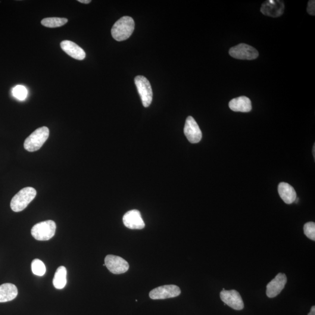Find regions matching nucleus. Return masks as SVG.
Returning a JSON list of instances; mask_svg holds the SVG:
<instances>
[{"label":"nucleus","instance_id":"b1692460","mask_svg":"<svg viewBox=\"0 0 315 315\" xmlns=\"http://www.w3.org/2000/svg\"><path fill=\"white\" fill-rule=\"evenodd\" d=\"M308 315H315V307L313 306L311 308V310L310 314H308Z\"/></svg>","mask_w":315,"mask_h":315},{"label":"nucleus","instance_id":"6ab92c4d","mask_svg":"<svg viewBox=\"0 0 315 315\" xmlns=\"http://www.w3.org/2000/svg\"><path fill=\"white\" fill-rule=\"evenodd\" d=\"M68 20L64 18H46L41 21L42 26L48 28H57L64 26L67 23Z\"/></svg>","mask_w":315,"mask_h":315},{"label":"nucleus","instance_id":"aec40b11","mask_svg":"<svg viewBox=\"0 0 315 315\" xmlns=\"http://www.w3.org/2000/svg\"><path fill=\"white\" fill-rule=\"evenodd\" d=\"M31 267H32V272L35 275L43 276L46 273V269L45 264L43 263L42 261L37 259V258L32 261Z\"/></svg>","mask_w":315,"mask_h":315},{"label":"nucleus","instance_id":"5701e85b","mask_svg":"<svg viewBox=\"0 0 315 315\" xmlns=\"http://www.w3.org/2000/svg\"><path fill=\"white\" fill-rule=\"evenodd\" d=\"M308 13L311 15H315V0H311L308 3L307 7Z\"/></svg>","mask_w":315,"mask_h":315},{"label":"nucleus","instance_id":"7ed1b4c3","mask_svg":"<svg viewBox=\"0 0 315 315\" xmlns=\"http://www.w3.org/2000/svg\"><path fill=\"white\" fill-rule=\"evenodd\" d=\"M49 136V129L47 127H42L26 139L24 142V148L28 151L35 152L42 147Z\"/></svg>","mask_w":315,"mask_h":315},{"label":"nucleus","instance_id":"1a4fd4ad","mask_svg":"<svg viewBox=\"0 0 315 315\" xmlns=\"http://www.w3.org/2000/svg\"><path fill=\"white\" fill-rule=\"evenodd\" d=\"M181 294L179 286L175 285H166L159 286L149 292V297L152 299H165L176 297Z\"/></svg>","mask_w":315,"mask_h":315},{"label":"nucleus","instance_id":"f257e3e1","mask_svg":"<svg viewBox=\"0 0 315 315\" xmlns=\"http://www.w3.org/2000/svg\"><path fill=\"white\" fill-rule=\"evenodd\" d=\"M135 23L132 17L124 16L116 22L112 28V37L118 42L129 39L135 30Z\"/></svg>","mask_w":315,"mask_h":315},{"label":"nucleus","instance_id":"f03ea898","mask_svg":"<svg viewBox=\"0 0 315 315\" xmlns=\"http://www.w3.org/2000/svg\"><path fill=\"white\" fill-rule=\"evenodd\" d=\"M36 193V190L32 187L21 189L11 200L10 205L12 210L14 212L23 211L35 198Z\"/></svg>","mask_w":315,"mask_h":315},{"label":"nucleus","instance_id":"a878e982","mask_svg":"<svg viewBox=\"0 0 315 315\" xmlns=\"http://www.w3.org/2000/svg\"><path fill=\"white\" fill-rule=\"evenodd\" d=\"M315 145H314V157H315Z\"/></svg>","mask_w":315,"mask_h":315},{"label":"nucleus","instance_id":"a211bd4d","mask_svg":"<svg viewBox=\"0 0 315 315\" xmlns=\"http://www.w3.org/2000/svg\"><path fill=\"white\" fill-rule=\"evenodd\" d=\"M53 283L56 289H61L67 285V270L64 266H60L56 271Z\"/></svg>","mask_w":315,"mask_h":315},{"label":"nucleus","instance_id":"393cba45","mask_svg":"<svg viewBox=\"0 0 315 315\" xmlns=\"http://www.w3.org/2000/svg\"><path fill=\"white\" fill-rule=\"evenodd\" d=\"M81 3H83V4H89L91 1L90 0H79L78 1Z\"/></svg>","mask_w":315,"mask_h":315},{"label":"nucleus","instance_id":"9b49d317","mask_svg":"<svg viewBox=\"0 0 315 315\" xmlns=\"http://www.w3.org/2000/svg\"><path fill=\"white\" fill-rule=\"evenodd\" d=\"M184 133L190 143L196 144L201 141L202 133L195 118L189 116L186 118Z\"/></svg>","mask_w":315,"mask_h":315},{"label":"nucleus","instance_id":"4468645a","mask_svg":"<svg viewBox=\"0 0 315 315\" xmlns=\"http://www.w3.org/2000/svg\"><path fill=\"white\" fill-rule=\"evenodd\" d=\"M60 46L65 53L76 60H83L86 57L85 51L73 42L70 41V40H64L61 42Z\"/></svg>","mask_w":315,"mask_h":315},{"label":"nucleus","instance_id":"423d86ee","mask_svg":"<svg viewBox=\"0 0 315 315\" xmlns=\"http://www.w3.org/2000/svg\"><path fill=\"white\" fill-rule=\"evenodd\" d=\"M229 54L231 57L239 60H252L257 58L258 52L251 46L240 43L229 49Z\"/></svg>","mask_w":315,"mask_h":315},{"label":"nucleus","instance_id":"39448f33","mask_svg":"<svg viewBox=\"0 0 315 315\" xmlns=\"http://www.w3.org/2000/svg\"><path fill=\"white\" fill-rule=\"evenodd\" d=\"M135 82L143 106L145 108L149 107L153 96L150 83L145 77L142 76H137Z\"/></svg>","mask_w":315,"mask_h":315},{"label":"nucleus","instance_id":"f8f14e48","mask_svg":"<svg viewBox=\"0 0 315 315\" xmlns=\"http://www.w3.org/2000/svg\"><path fill=\"white\" fill-rule=\"evenodd\" d=\"M124 225L131 229H142L145 227L142 214L137 210L127 212L123 218Z\"/></svg>","mask_w":315,"mask_h":315},{"label":"nucleus","instance_id":"f3484780","mask_svg":"<svg viewBox=\"0 0 315 315\" xmlns=\"http://www.w3.org/2000/svg\"><path fill=\"white\" fill-rule=\"evenodd\" d=\"M17 295L18 289L13 284L5 283L0 286V302L14 300Z\"/></svg>","mask_w":315,"mask_h":315},{"label":"nucleus","instance_id":"4be33fe9","mask_svg":"<svg viewBox=\"0 0 315 315\" xmlns=\"http://www.w3.org/2000/svg\"><path fill=\"white\" fill-rule=\"evenodd\" d=\"M305 235L309 239L315 241V224L314 222H309L305 224L304 227Z\"/></svg>","mask_w":315,"mask_h":315},{"label":"nucleus","instance_id":"412c9836","mask_svg":"<svg viewBox=\"0 0 315 315\" xmlns=\"http://www.w3.org/2000/svg\"><path fill=\"white\" fill-rule=\"evenodd\" d=\"M12 95L20 101H24L27 97L28 90L23 86H17L12 89Z\"/></svg>","mask_w":315,"mask_h":315},{"label":"nucleus","instance_id":"2eb2a0df","mask_svg":"<svg viewBox=\"0 0 315 315\" xmlns=\"http://www.w3.org/2000/svg\"><path fill=\"white\" fill-rule=\"evenodd\" d=\"M278 192L280 198L286 204H291L297 199V193L295 189L287 183H280L278 187Z\"/></svg>","mask_w":315,"mask_h":315},{"label":"nucleus","instance_id":"ddd939ff","mask_svg":"<svg viewBox=\"0 0 315 315\" xmlns=\"http://www.w3.org/2000/svg\"><path fill=\"white\" fill-rule=\"evenodd\" d=\"M287 279L285 274L279 273L275 278L268 284L266 288V294L268 297L273 298L280 294L285 288Z\"/></svg>","mask_w":315,"mask_h":315},{"label":"nucleus","instance_id":"0eeeda50","mask_svg":"<svg viewBox=\"0 0 315 315\" xmlns=\"http://www.w3.org/2000/svg\"><path fill=\"white\" fill-rule=\"evenodd\" d=\"M105 264L112 273H125L129 269V264L124 258L117 256L109 255L105 258Z\"/></svg>","mask_w":315,"mask_h":315},{"label":"nucleus","instance_id":"dca6fc26","mask_svg":"<svg viewBox=\"0 0 315 315\" xmlns=\"http://www.w3.org/2000/svg\"><path fill=\"white\" fill-rule=\"evenodd\" d=\"M229 107L233 112L247 113L252 110V106L250 99L242 96L232 99L229 103Z\"/></svg>","mask_w":315,"mask_h":315},{"label":"nucleus","instance_id":"9d476101","mask_svg":"<svg viewBox=\"0 0 315 315\" xmlns=\"http://www.w3.org/2000/svg\"><path fill=\"white\" fill-rule=\"evenodd\" d=\"M285 5L282 1L279 0H267L262 4L260 11L266 16L277 18L283 14Z\"/></svg>","mask_w":315,"mask_h":315},{"label":"nucleus","instance_id":"20e7f679","mask_svg":"<svg viewBox=\"0 0 315 315\" xmlns=\"http://www.w3.org/2000/svg\"><path fill=\"white\" fill-rule=\"evenodd\" d=\"M56 224L54 221L48 220L36 224L32 227L31 233L37 241H49L55 235Z\"/></svg>","mask_w":315,"mask_h":315},{"label":"nucleus","instance_id":"6e6552de","mask_svg":"<svg viewBox=\"0 0 315 315\" xmlns=\"http://www.w3.org/2000/svg\"><path fill=\"white\" fill-rule=\"evenodd\" d=\"M220 297L224 304L233 310L240 311L244 308L241 296L235 289L226 290L224 288L220 292Z\"/></svg>","mask_w":315,"mask_h":315}]
</instances>
